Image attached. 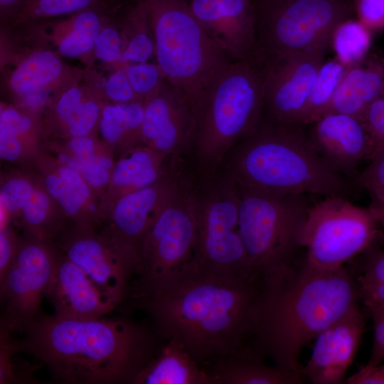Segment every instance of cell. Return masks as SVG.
Masks as SVG:
<instances>
[{"label":"cell","instance_id":"obj_1","mask_svg":"<svg viewBox=\"0 0 384 384\" xmlns=\"http://www.w3.org/2000/svg\"><path fill=\"white\" fill-rule=\"evenodd\" d=\"M262 289L258 277L202 270L191 262L134 299L158 336L178 340L202 366L247 347Z\"/></svg>","mask_w":384,"mask_h":384},{"label":"cell","instance_id":"obj_2","mask_svg":"<svg viewBox=\"0 0 384 384\" xmlns=\"http://www.w3.org/2000/svg\"><path fill=\"white\" fill-rule=\"evenodd\" d=\"M14 341L53 380L65 384L133 383L156 356V331L124 318L65 319L41 314Z\"/></svg>","mask_w":384,"mask_h":384},{"label":"cell","instance_id":"obj_3","mask_svg":"<svg viewBox=\"0 0 384 384\" xmlns=\"http://www.w3.org/2000/svg\"><path fill=\"white\" fill-rule=\"evenodd\" d=\"M359 299L356 279L344 267L320 270L304 260L288 273L262 279L250 336L252 346L247 348L302 376V349Z\"/></svg>","mask_w":384,"mask_h":384},{"label":"cell","instance_id":"obj_4","mask_svg":"<svg viewBox=\"0 0 384 384\" xmlns=\"http://www.w3.org/2000/svg\"><path fill=\"white\" fill-rule=\"evenodd\" d=\"M230 171L229 180L238 188L267 193L346 198L351 186L317 152L307 124L262 117L239 142Z\"/></svg>","mask_w":384,"mask_h":384},{"label":"cell","instance_id":"obj_5","mask_svg":"<svg viewBox=\"0 0 384 384\" xmlns=\"http://www.w3.org/2000/svg\"><path fill=\"white\" fill-rule=\"evenodd\" d=\"M265 73L255 58L223 67L206 86L196 109L193 144L207 167L251 134L262 117Z\"/></svg>","mask_w":384,"mask_h":384},{"label":"cell","instance_id":"obj_6","mask_svg":"<svg viewBox=\"0 0 384 384\" xmlns=\"http://www.w3.org/2000/svg\"><path fill=\"white\" fill-rule=\"evenodd\" d=\"M137 1L153 33L156 64L164 78L189 98L196 112L210 80L234 60L198 21L187 0Z\"/></svg>","mask_w":384,"mask_h":384},{"label":"cell","instance_id":"obj_7","mask_svg":"<svg viewBox=\"0 0 384 384\" xmlns=\"http://www.w3.org/2000/svg\"><path fill=\"white\" fill-rule=\"evenodd\" d=\"M238 188L239 231L253 272L262 279L299 266L295 256L311 207L306 194Z\"/></svg>","mask_w":384,"mask_h":384},{"label":"cell","instance_id":"obj_8","mask_svg":"<svg viewBox=\"0 0 384 384\" xmlns=\"http://www.w3.org/2000/svg\"><path fill=\"white\" fill-rule=\"evenodd\" d=\"M255 10L254 58L267 63L330 48L336 26L352 18L350 0H252Z\"/></svg>","mask_w":384,"mask_h":384},{"label":"cell","instance_id":"obj_9","mask_svg":"<svg viewBox=\"0 0 384 384\" xmlns=\"http://www.w3.org/2000/svg\"><path fill=\"white\" fill-rule=\"evenodd\" d=\"M380 226L370 208L346 197L329 196L311 206L301 237L304 262L320 270H334L378 245Z\"/></svg>","mask_w":384,"mask_h":384},{"label":"cell","instance_id":"obj_10","mask_svg":"<svg viewBox=\"0 0 384 384\" xmlns=\"http://www.w3.org/2000/svg\"><path fill=\"white\" fill-rule=\"evenodd\" d=\"M197 198L186 186L162 210L139 250L132 297L147 294L193 260L197 235Z\"/></svg>","mask_w":384,"mask_h":384},{"label":"cell","instance_id":"obj_11","mask_svg":"<svg viewBox=\"0 0 384 384\" xmlns=\"http://www.w3.org/2000/svg\"><path fill=\"white\" fill-rule=\"evenodd\" d=\"M239 208V190L229 179L198 200L197 235L192 260L195 267L258 277L252 270L240 234Z\"/></svg>","mask_w":384,"mask_h":384},{"label":"cell","instance_id":"obj_12","mask_svg":"<svg viewBox=\"0 0 384 384\" xmlns=\"http://www.w3.org/2000/svg\"><path fill=\"white\" fill-rule=\"evenodd\" d=\"M58 250L48 240L27 235L2 279L1 329L24 333L39 317L42 300L55 269Z\"/></svg>","mask_w":384,"mask_h":384},{"label":"cell","instance_id":"obj_13","mask_svg":"<svg viewBox=\"0 0 384 384\" xmlns=\"http://www.w3.org/2000/svg\"><path fill=\"white\" fill-rule=\"evenodd\" d=\"M185 186L174 169L154 184L112 205L111 225L102 233L133 264L135 274L142 240L162 210Z\"/></svg>","mask_w":384,"mask_h":384},{"label":"cell","instance_id":"obj_14","mask_svg":"<svg viewBox=\"0 0 384 384\" xmlns=\"http://www.w3.org/2000/svg\"><path fill=\"white\" fill-rule=\"evenodd\" d=\"M329 48H320L267 63L260 62L265 73L263 118L299 124Z\"/></svg>","mask_w":384,"mask_h":384},{"label":"cell","instance_id":"obj_15","mask_svg":"<svg viewBox=\"0 0 384 384\" xmlns=\"http://www.w3.org/2000/svg\"><path fill=\"white\" fill-rule=\"evenodd\" d=\"M62 233L58 250L117 306L128 296L135 274L134 265L106 236L95 233L93 228L75 226Z\"/></svg>","mask_w":384,"mask_h":384},{"label":"cell","instance_id":"obj_16","mask_svg":"<svg viewBox=\"0 0 384 384\" xmlns=\"http://www.w3.org/2000/svg\"><path fill=\"white\" fill-rule=\"evenodd\" d=\"M196 117L183 91L165 80L161 90L144 101L143 144L177 157L194 143Z\"/></svg>","mask_w":384,"mask_h":384},{"label":"cell","instance_id":"obj_17","mask_svg":"<svg viewBox=\"0 0 384 384\" xmlns=\"http://www.w3.org/2000/svg\"><path fill=\"white\" fill-rule=\"evenodd\" d=\"M366 330V316L353 305L314 340L309 359L300 368L313 384H342Z\"/></svg>","mask_w":384,"mask_h":384},{"label":"cell","instance_id":"obj_18","mask_svg":"<svg viewBox=\"0 0 384 384\" xmlns=\"http://www.w3.org/2000/svg\"><path fill=\"white\" fill-rule=\"evenodd\" d=\"M122 3V0H110L107 4L68 16L30 23L26 28L34 40L53 48L62 58L90 63L93 60V48L99 32Z\"/></svg>","mask_w":384,"mask_h":384},{"label":"cell","instance_id":"obj_19","mask_svg":"<svg viewBox=\"0 0 384 384\" xmlns=\"http://www.w3.org/2000/svg\"><path fill=\"white\" fill-rule=\"evenodd\" d=\"M198 21L233 60L252 58L255 10L252 0H187Z\"/></svg>","mask_w":384,"mask_h":384},{"label":"cell","instance_id":"obj_20","mask_svg":"<svg viewBox=\"0 0 384 384\" xmlns=\"http://www.w3.org/2000/svg\"><path fill=\"white\" fill-rule=\"evenodd\" d=\"M13 67L4 74L2 89L23 105L29 99L43 101L80 70L67 65L53 48L39 44L28 45L14 56Z\"/></svg>","mask_w":384,"mask_h":384},{"label":"cell","instance_id":"obj_21","mask_svg":"<svg viewBox=\"0 0 384 384\" xmlns=\"http://www.w3.org/2000/svg\"><path fill=\"white\" fill-rule=\"evenodd\" d=\"M307 125L317 152L345 177L352 176L360 162L373 154L370 135L358 117L331 113Z\"/></svg>","mask_w":384,"mask_h":384},{"label":"cell","instance_id":"obj_22","mask_svg":"<svg viewBox=\"0 0 384 384\" xmlns=\"http://www.w3.org/2000/svg\"><path fill=\"white\" fill-rule=\"evenodd\" d=\"M105 102L95 76L80 70L48 97L46 127L65 139L92 135Z\"/></svg>","mask_w":384,"mask_h":384},{"label":"cell","instance_id":"obj_23","mask_svg":"<svg viewBox=\"0 0 384 384\" xmlns=\"http://www.w3.org/2000/svg\"><path fill=\"white\" fill-rule=\"evenodd\" d=\"M46 298L53 305L54 314L65 319L102 317L117 307L90 277L59 250Z\"/></svg>","mask_w":384,"mask_h":384},{"label":"cell","instance_id":"obj_24","mask_svg":"<svg viewBox=\"0 0 384 384\" xmlns=\"http://www.w3.org/2000/svg\"><path fill=\"white\" fill-rule=\"evenodd\" d=\"M383 91L384 58L368 55L348 67L334 97L319 118L331 113L361 118L370 104Z\"/></svg>","mask_w":384,"mask_h":384},{"label":"cell","instance_id":"obj_25","mask_svg":"<svg viewBox=\"0 0 384 384\" xmlns=\"http://www.w3.org/2000/svg\"><path fill=\"white\" fill-rule=\"evenodd\" d=\"M172 157L144 144L127 149L112 170L108 185L112 205L122 196L148 187L170 173L175 169L174 164L168 163Z\"/></svg>","mask_w":384,"mask_h":384},{"label":"cell","instance_id":"obj_26","mask_svg":"<svg viewBox=\"0 0 384 384\" xmlns=\"http://www.w3.org/2000/svg\"><path fill=\"white\" fill-rule=\"evenodd\" d=\"M133 384H213L207 371L176 338L167 343L138 374Z\"/></svg>","mask_w":384,"mask_h":384},{"label":"cell","instance_id":"obj_27","mask_svg":"<svg viewBox=\"0 0 384 384\" xmlns=\"http://www.w3.org/2000/svg\"><path fill=\"white\" fill-rule=\"evenodd\" d=\"M207 371L213 384H299L302 376L263 358L247 348L211 364Z\"/></svg>","mask_w":384,"mask_h":384},{"label":"cell","instance_id":"obj_28","mask_svg":"<svg viewBox=\"0 0 384 384\" xmlns=\"http://www.w3.org/2000/svg\"><path fill=\"white\" fill-rule=\"evenodd\" d=\"M44 188L76 226L93 228L90 218L92 188L75 169L58 159L43 176Z\"/></svg>","mask_w":384,"mask_h":384},{"label":"cell","instance_id":"obj_29","mask_svg":"<svg viewBox=\"0 0 384 384\" xmlns=\"http://www.w3.org/2000/svg\"><path fill=\"white\" fill-rule=\"evenodd\" d=\"M144 117V101L127 103L105 102L97 130L102 141L120 146L125 151L139 145Z\"/></svg>","mask_w":384,"mask_h":384},{"label":"cell","instance_id":"obj_30","mask_svg":"<svg viewBox=\"0 0 384 384\" xmlns=\"http://www.w3.org/2000/svg\"><path fill=\"white\" fill-rule=\"evenodd\" d=\"M125 65L148 62L155 55V43L146 12L137 0L128 6L122 18Z\"/></svg>","mask_w":384,"mask_h":384},{"label":"cell","instance_id":"obj_31","mask_svg":"<svg viewBox=\"0 0 384 384\" xmlns=\"http://www.w3.org/2000/svg\"><path fill=\"white\" fill-rule=\"evenodd\" d=\"M372 31L359 20L352 18L338 23L330 39V48L343 65L351 66L368 55Z\"/></svg>","mask_w":384,"mask_h":384},{"label":"cell","instance_id":"obj_32","mask_svg":"<svg viewBox=\"0 0 384 384\" xmlns=\"http://www.w3.org/2000/svg\"><path fill=\"white\" fill-rule=\"evenodd\" d=\"M347 68L336 57L324 60L313 82L299 124H308L319 117L334 97Z\"/></svg>","mask_w":384,"mask_h":384},{"label":"cell","instance_id":"obj_33","mask_svg":"<svg viewBox=\"0 0 384 384\" xmlns=\"http://www.w3.org/2000/svg\"><path fill=\"white\" fill-rule=\"evenodd\" d=\"M110 0H28L12 24L1 33L16 27L68 16L81 11L107 4Z\"/></svg>","mask_w":384,"mask_h":384},{"label":"cell","instance_id":"obj_34","mask_svg":"<svg viewBox=\"0 0 384 384\" xmlns=\"http://www.w3.org/2000/svg\"><path fill=\"white\" fill-rule=\"evenodd\" d=\"M364 254L362 273L356 279L360 298L367 309L384 305V250L375 245Z\"/></svg>","mask_w":384,"mask_h":384},{"label":"cell","instance_id":"obj_35","mask_svg":"<svg viewBox=\"0 0 384 384\" xmlns=\"http://www.w3.org/2000/svg\"><path fill=\"white\" fill-rule=\"evenodd\" d=\"M125 8L122 6L117 13L102 28L95 42L92 59L97 60L112 68L124 67L122 60L124 41L122 18Z\"/></svg>","mask_w":384,"mask_h":384},{"label":"cell","instance_id":"obj_36","mask_svg":"<svg viewBox=\"0 0 384 384\" xmlns=\"http://www.w3.org/2000/svg\"><path fill=\"white\" fill-rule=\"evenodd\" d=\"M43 190L24 177L10 178L1 186V205L9 213L21 215L37 201Z\"/></svg>","mask_w":384,"mask_h":384},{"label":"cell","instance_id":"obj_37","mask_svg":"<svg viewBox=\"0 0 384 384\" xmlns=\"http://www.w3.org/2000/svg\"><path fill=\"white\" fill-rule=\"evenodd\" d=\"M124 69L132 89L142 101L156 94L166 80L157 64L129 63Z\"/></svg>","mask_w":384,"mask_h":384},{"label":"cell","instance_id":"obj_38","mask_svg":"<svg viewBox=\"0 0 384 384\" xmlns=\"http://www.w3.org/2000/svg\"><path fill=\"white\" fill-rule=\"evenodd\" d=\"M369 164L356 176V184L367 191L371 205L384 207V148L375 154Z\"/></svg>","mask_w":384,"mask_h":384},{"label":"cell","instance_id":"obj_39","mask_svg":"<svg viewBox=\"0 0 384 384\" xmlns=\"http://www.w3.org/2000/svg\"><path fill=\"white\" fill-rule=\"evenodd\" d=\"M63 151L78 159L100 164L110 170L114 166L113 159L102 151L92 135L66 138L65 149Z\"/></svg>","mask_w":384,"mask_h":384},{"label":"cell","instance_id":"obj_40","mask_svg":"<svg viewBox=\"0 0 384 384\" xmlns=\"http://www.w3.org/2000/svg\"><path fill=\"white\" fill-rule=\"evenodd\" d=\"M99 87L105 102L127 103L141 100L132 89L124 67L112 68Z\"/></svg>","mask_w":384,"mask_h":384},{"label":"cell","instance_id":"obj_41","mask_svg":"<svg viewBox=\"0 0 384 384\" xmlns=\"http://www.w3.org/2000/svg\"><path fill=\"white\" fill-rule=\"evenodd\" d=\"M57 158L63 164L77 171L92 189L108 186L112 170L100 164L78 159L63 151L58 153Z\"/></svg>","mask_w":384,"mask_h":384},{"label":"cell","instance_id":"obj_42","mask_svg":"<svg viewBox=\"0 0 384 384\" xmlns=\"http://www.w3.org/2000/svg\"><path fill=\"white\" fill-rule=\"evenodd\" d=\"M361 119L370 134L373 144L371 158L384 148V91L370 104Z\"/></svg>","mask_w":384,"mask_h":384},{"label":"cell","instance_id":"obj_43","mask_svg":"<svg viewBox=\"0 0 384 384\" xmlns=\"http://www.w3.org/2000/svg\"><path fill=\"white\" fill-rule=\"evenodd\" d=\"M356 18L372 31L384 28V0H353Z\"/></svg>","mask_w":384,"mask_h":384},{"label":"cell","instance_id":"obj_44","mask_svg":"<svg viewBox=\"0 0 384 384\" xmlns=\"http://www.w3.org/2000/svg\"><path fill=\"white\" fill-rule=\"evenodd\" d=\"M373 324V343L367 366H374L384 361V305L368 308Z\"/></svg>","mask_w":384,"mask_h":384},{"label":"cell","instance_id":"obj_45","mask_svg":"<svg viewBox=\"0 0 384 384\" xmlns=\"http://www.w3.org/2000/svg\"><path fill=\"white\" fill-rule=\"evenodd\" d=\"M20 240H17L8 227L0 233V279L4 277L17 252Z\"/></svg>","mask_w":384,"mask_h":384},{"label":"cell","instance_id":"obj_46","mask_svg":"<svg viewBox=\"0 0 384 384\" xmlns=\"http://www.w3.org/2000/svg\"><path fill=\"white\" fill-rule=\"evenodd\" d=\"M348 384H384V365L360 367L358 371L346 380Z\"/></svg>","mask_w":384,"mask_h":384},{"label":"cell","instance_id":"obj_47","mask_svg":"<svg viewBox=\"0 0 384 384\" xmlns=\"http://www.w3.org/2000/svg\"><path fill=\"white\" fill-rule=\"evenodd\" d=\"M28 0H0L1 31L9 27L24 9Z\"/></svg>","mask_w":384,"mask_h":384},{"label":"cell","instance_id":"obj_48","mask_svg":"<svg viewBox=\"0 0 384 384\" xmlns=\"http://www.w3.org/2000/svg\"><path fill=\"white\" fill-rule=\"evenodd\" d=\"M369 208L373 211L379 225L384 228V207L371 205Z\"/></svg>","mask_w":384,"mask_h":384}]
</instances>
